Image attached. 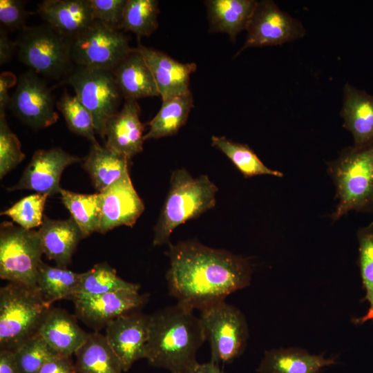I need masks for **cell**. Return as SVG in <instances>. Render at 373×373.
Wrapping results in <instances>:
<instances>
[{
	"mask_svg": "<svg viewBox=\"0 0 373 373\" xmlns=\"http://www.w3.org/2000/svg\"><path fill=\"white\" fill-rule=\"evenodd\" d=\"M193 106L191 92L163 100L160 109L149 123L144 141L176 134L186 122Z\"/></svg>",
	"mask_w": 373,
	"mask_h": 373,
	"instance_id": "83f0119b",
	"label": "cell"
},
{
	"mask_svg": "<svg viewBox=\"0 0 373 373\" xmlns=\"http://www.w3.org/2000/svg\"><path fill=\"white\" fill-rule=\"evenodd\" d=\"M166 274L169 294L192 310L224 301L250 285L252 269L247 258L195 241L170 244Z\"/></svg>",
	"mask_w": 373,
	"mask_h": 373,
	"instance_id": "6da1fadb",
	"label": "cell"
},
{
	"mask_svg": "<svg viewBox=\"0 0 373 373\" xmlns=\"http://www.w3.org/2000/svg\"><path fill=\"white\" fill-rule=\"evenodd\" d=\"M63 204L79 227L83 238L97 232L101 217V194H82L61 189Z\"/></svg>",
	"mask_w": 373,
	"mask_h": 373,
	"instance_id": "f546056e",
	"label": "cell"
},
{
	"mask_svg": "<svg viewBox=\"0 0 373 373\" xmlns=\"http://www.w3.org/2000/svg\"><path fill=\"white\" fill-rule=\"evenodd\" d=\"M83 167L93 184L101 193L128 171L129 160L98 142L91 144L88 154L84 159Z\"/></svg>",
	"mask_w": 373,
	"mask_h": 373,
	"instance_id": "484cf974",
	"label": "cell"
},
{
	"mask_svg": "<svg viewBox=\"0 0 373 373\" xmlns=\"http://www.w3.org/2000/svg\"><path fill=\"white\" fill-rule=\"evenodd\" d=\"M84 159L59 147L36 151L19 182L7 188L9 191L28 189L52 196L60 193V178L64 169Z\"/></svg>",
	"mask_w": 373,
	"mask_h": 373,
	"instance_id": "5bb4252c",
	"label": "cell"
},
{
	"mask_svg": "<svg viewBox=\"0 0 373 373\" xmlns=\"http://www.w3.org/2000/svg\"><path fill=\"white\" fill-rule=\"evenodd\" d=\"M46 194L34 193L27 195L1 212L10 218L18 226L26 229H33L40 227L44 219V209Z\"/></svg>",
	"mask_w": 373,
	"mask_h": 373,
	"instance_id": "d590c367",
	"label": "cell"
},
{
	"mask_svg": "<svg viewBox=\"0 0 373 373\" xmlns=\"http://www.w3.org/2000/svg\"><path fill=\"white\" fill-rule=\"evenodd\" d=\"M43 251L37 231L10 222L0 228V277L9 283L37 287Z\"/></svg>",
	"mask_w": 373,
	"mask_h": 373,
	"instance_id": "52a82bcc",
	"label": "cell"
},
{
	"mask_svg": "<svg viewBox=\"0 0 373 373\" xmlns=\"http://www.w3.org/2000/svg\"><path fill=\"white\" fill-rule=\"evenodd\" d=\"M55 105V97L46 82L29 70L18 77L8 108L23 123L39 130L57 121Z\"/></svg>",
	"mask_w": 373,
	"mask_h": 373,
	"instance_id": "8fae6325",
	"label": "cell"
},
{
	"mask_svg": "<svg viewBox=\"0 0 373 373\" xmlns=\"http://www.w3.org/2000/svg\"><path fill=\"white\" fill-rule=\"evenodd\" d=\"M0 373H20L15 352L0 350Z\"/></svg>",
	"mask_w": 373,
	"mask_h": 373,
	"instance_id": "ee69618b",
	"label": "cell"
},
{
	"mask_svg": "<svg viewBox=\"0 0 373 373\" xmlns=\"http://www.w3.org/2000/svg\"><path fill=\"white\" fill-rule=\"evenodd\" d=\"M157 0H127L120 30L130 31L139 39L149 37L158 28Z\"/></svg>",
	"mask_w": 373,
	"mask_h": 373,
	"instance_id": "836d02e7",
	"label": "cell"
},
{
	"mask_svg": "<svg viewBox=\"0 0 373 373\" xmlns=\"http://www.w3.org/2000/svg\"><path fill=\"white\" fill-rule=\"evenodd\" d=\"M211 144L222 152L245 178L262 175L283 176V173L267 167L247 144L216 135L211 137Z\"/></svg>",
	"mask_w": 373,
	"mask_h": 373,
	"instance_id": "4dcf8cb0",
	"label": "cell"
},
{
	"mask_svg": "<svg viewBox=\"0 0 373 373\" xmlns=\"http://www.w3.org/2000/svg\"><path fill=\"white\" fill-rule=\"evenodd\" d=\"M71 86L93 120L95 132L104 140L108 119L117 113L123 97L111 71L77 66L59 85Z\"/></svg>",
	"mask_w": 373,
	"mask_h": 373,
	"instance_id": "ba28073f",
	"label": "cell"
},
{
	"mask_svg": "<svg viewBox=\"0 0 373 373\" xmlns=\"http://www.w3.org/2000/svg\"><path fill=\"white\" fill-rule=\"evenodd\" d=\"M257 3L256 0L205 1L209 31L226 33L235 42L238 35L247 30Z\"/></svg>",
	"mask_w": 373,
	"mask_h": 373,
	"instance_id": "cb8c5ba5",
	"label": "cell"
},
{
	"mask_svg": "<svg viewBox=\"0 0 373 373\" xmlns=\"http://www.w3.org/2000/svg\"><path fill=\"white\" fill-rule=\"evenodd\" d=\"M336 357L324 353L312 354L300 347H280L264 352L256 369L258 373H320L325 367L336 365Z\"/></svg>",
	"mask_w": 373,
	"mask_h": 373,
	"instance_id": "7402d4cb",
	"label": "cell"
},
{
	"mask_svg": "<svg viewBox=\"0 0 373 373\" xmlns=\"http://www.w3.org/2000/svg\"><path fill=\"white\" fill-rule=\"evenodd\" d=\"M37 287L9 283L0 288V350L15 352L39 334L50 309Z\"/></svg>",
	"mask_w": 373,
	"mask_h": 373,
	"instance_id": "5b68a950",
	"label": "cell"
},
{
	"mask_svg": "<svg viewBox=\"0 0 373 373\" xmlns=\"http://www.w3.org/2000/svg\"><path fill=\"white\" fill-rule=\"evenodd\" d=\"M38 15L60 34L73 39L95 21L88 0H45Z\"/></svg>",
	"mask_w": 373,
	"mask_h": 373,
	"instance_id": "d6986e66",
	"label": "cell"
},
{
	"mask_svg": "<svg viewBox=\"0 0 373 373\" xmlns=\"http://www.w3.org/2000/svg\"><path fill=\"white\" fill-rule=\"evenodd\" d=\"M246 30L245 44L236 57L249 48L279 46L305 35L302 23L271 0L258 1Z\"/></svg>",
	"mask_w": 373,
	"mask_h": 373,
	"instance_id": "7c38bea8",
	"label": "cell"
},
{
	"mask_svg": "<svg viewBox=\"0 0 373 373\" xmlns=\"http://www.w3.org/2000/svg\"><path fill=\"white\" fill-rule=\"evenodd\" d=\"M200 319L210 345V361L218 365L231 363L244 352L249 329L237 307L222 301L201 311Z\"/></svg>",
	"mask_w": 373,
	"mask_h": 373,
	"instance_id": "9c48e42d",
	"label": "cell"
},
{
	"mask_svg": "<svg viewBox=\"0 0 373 373\" xmlns=\"http://www.w3.org/2000/svg\"><path fill=\"white\" fill-rule=\"evenodd\" d=\"M139 289V285L123 280L109 265L102 262L82 273L75 295L97 296L122 289Z\"/></svg>",
	"mask_w": 373,
	"mask_h": 373,
	"instance_id": "1f68e13d",
	"label": "cell"
},
{
	"mask_svg": "<svg viewBox=\"0 0 373 373\" xmlns=\"http://www.w3.org/2000/svg\"><path fill=\"white\" fill-rule=\"evenodd\" d=\"M37 373H77L71 356L56 354L48 359Z\"/></svg>",
	"mask_w": 373,
	"mask_h": 373,
	"instance_id": "60d3db41",
	"label": "cell"
},
{
	"mask_svg": "<svg viewBox=\"0 0 373 373\" xmlns=\"http://www.w3.org/2000/svg\"><path fill=\"white\" fill-rule=\"evenodd\" d=\"M101 194V217L97 232L105 233L120 226L132 227L144 209L128 171Z\"/></svg>",
	"mask_w": 373,
	"mask_h": 373,
	"instance_id": "2e32d148",
	"label": "cell"
},
{
	"mask_svg": "<svg viewBox=\"0 0 373 373\" xmlns=\"http://www.w3.org/2000/svg\"><path fill=\"white\" fill-rule=\"evenodd\" d=\"M77 373H122V363L108 342L99 332L89 333L84 344L75 353Z\"/></svg>",
	"mask_w": 373,
	"mask_h": 373,
	"instance_id": "4316f807",
	"label": "cell"
},
{
	"mask_svg": "<svg viewBox=\"0 0 373 373\" xmlns=\"http://www.w3.org/2000/svg\"><path fill=\"white\" fill-rule=\"evenodd\" d=\"M37 231L43 254L57 266L67 268L78 243L84 238L73 218L53 220L44 215Z\"/></svg>",
	"mask_w": 373,
	"mask_h": 373,
	"instance_id": "ffe728a7",
	"label": "cell"
},
{
	"mask_svg": "<svg viewBox=\"0 0 373 373\" xmlns=\"http://www.w3.org/2000/svg\"><path fill=\"white\" fill-rule=\"evenodd\" d=\"M19 59L46 78H65L75 68L72 39L47 23L26 26L16 40Z\"/></svg>",
	"mask_w": 373,
	"mask_h": 373,
	"instance_id": "8992f818",
	"label": "cell"
},
{
	"mask_svg": "<svg viewBox=\"0 0 373 373\" xmlns=\"http://www.w3.org/2000/svg\"><path fill=\"white\" fill-rule=\"evenodd\" d=\"M148 298L138 290L122 289L97 296L75 295L72 300L77 317L99 332L118 316L138 312Z\"/></svg>",
	"mask_w": 373,
	"mask_h": 373,
	"instance_id": "4fadbf2b",
	"label": "cell"
},
{
	"mask_svg": "<svg viewBox=\"0 0 373 373\" xmlns=\"http://www.w3.org/2000/svg\"><path fill=\"white\" fill-rule=\"evenodd\" d=\"M206 341L200 317L180 304L151 315L145 359L171 373H192L197 353Z\"/></svg>",
	"mask_w": 373,
	"mask_h": 373,
	"instance_id": "7a4b0ae2",
	"label": "cell"
},
{
	"mask_svg": "<svg viewBox=\"0 0 373 373\" xmlns=\"http://www.w3.org/2000/svg\"><path fill=\"white\" fill-rule=\"evenodd\" d=\"M81 276L82 273L50 266L42 261L39 267L37 287L50 304L61 299L72 300L77 294Z\"/></svg>",
	"mask_w": 373,
	"mask_h": 373,
	"instance_id": "f1b7e54d",
	"label": "cell"
},
{
	"mask_svg": "<svg viewBox=\"0 0 373 373\" xmlns=\"http://www.w3.org/2000/svg\"><path fill=\"white\" fill-rule=\"evenodd\" d=\"M95 19L120 30L127 0H88Z\"/></svg>",
	"mask_w": 373,
	"mask_h": 373,
	"instance_id": "f35d334b",
	"label": "cell"
},
{
	"mask_svg": "<svg viewBox=\"0 0 373 373\" xmlns=\"http://www.w3.org/2000/svg\"><path fill=\"white\" fill-rule=\"evenodd\" d=\"M134 48L149 67L162 101L191 92L190 76L197 69L195 63L179 62L160 50L141 44Z\"/></svg>",
	"mask_w": 373,
	"mask_h": 373,
	"instance_id": "e0dca14e",
	"label": "cell"
},
{
	"mask_svg": "<svg viewBox=\"0 0 373 373\" xmlns=\"http://www.w3.org/2000/svg\"><path fill=\"white\" fill-rule=\"evenodd\" d=\"M26 1L21 0L0 1L1 27L6 31L21 30L31 12L25 7Z\"/></svg>",
	"mask_w": 373,
	"mask_h": 373,
	"instance_id": "ab89813d",
	"label": "cell"
},
{
	"mask_svg": "<svg viewBox=\"0 0 373 373\" xmlns=\"http://www.w3.org/2000/svg\"><path fill=\"white\" fill-rule=\"evenodd\" d=\"M17 50L16 41H12L8 36V31L0 28V64L3 65L10 61Z\"/></svg>",
	"mask_w": 373,
	"mask_h": 373,
	"instance_id": "7bdbcfd3",
	"label": "cell"
},
{
	"mask_svg": "<svg viewBox=\"0 0 373 373\" xmlns=\"http://www.w3.org/2000/svg\"><path fill=\"white\" fill-rule=\"evenodd\" d=\"M192 373H226L220 367L219 365L212 363L211 361L204 363H198L193 370Z\"/></svg>",
	"mask_w": 373,
	"mask_h": 373,
	"instance_id": "f6af8a7d",
	"label": "cell"
},
{
	"mask_svg": "<svg viewBox=\"0 0 373 373\" xmlns=\"http://www.w3.org/2000/svg\"><path fill=\"white\" fill-rule=\"evenodd\" d=\"M112 73L125 99L160 96L149 67L134 48Z\"/></svg>",
	"mask_w": 373,
	"mask_h": 373,
	"instance_id": "d4e9b609",
	"label": "cell"
},
{
	"mask_svg": "<svg viewBox=\"0 0 373 373\" xmlns=\"http://www.w3.org/2000/svg\"><path fill=\"white\" fill-rule=\"evenodd\" d=\"M358 243V263L365 295L362 301H367L369 307L366 314L352 318L355 325H361L373 321V222L357 231Z\"/></svg>",
	"mask_w": 373,
	"mask_h": 373,
	"instance_id": "d6a6232c",
	"label": "cell"
},
{
	"mask_svg": "<svg viewBox=\"0 0 373 373\" xmlns=\"http://www.w3.org/2000/svg\"><path fill=\"white\" fill-rule=\"evenodd\" d=\"M20 373H37L41 366L57 354L39 335H36L15 352Z\"/></svg>",
	"mask_w": 373,
	"mask_h": 373,
	"instance_id": "8d00e7d4",
	"label": "cell"
},
{
	"mask_svg": "<svg viewBox=\"0 0 373 373\" xmlns=\"http://www.w3.org/2000/svg\"><path fill=\"white\" fill-rule=\"evenodd\" d=\"M338 203L331 215L337 220L352 211L373 213V142L348 146L328 164Z\"/></svg>",
	"mask_w": 373,
	"mask_h": 373,
	"instance_id": "3957f363",
	"label": "cell"
},
{
	"mask_svg": "<svg viewBox=\"0 0 373 373\" xmlns=\"http://www.w3.org/2000/svg\"><path fill=\"white\" fill-rule=\"evenodd\" d=\"M17 136L11 131L5 115H0V178L14 169L25 157Z\"/></svg>",
	"mask_w": 373,
	"mask_h": 373,
	"instance_id": "74e56055",
	"label": "cell"
},
{
	"mask_svg": "<svg viewBox=\"0 0 373 373\" xmlns=\"http://www.w3.org/2000/svg\"><path fill=\"white\" fill-rule=\"evenodd\" d=\"M16 82L17 79L11 73L5 72L0 75V115H5L6 109L8 108L10 100L8 90Z\"/></svg>",
	"mask_w": 373,
	"mask_h": 373,
	"instance_id": "b9f144b4",
	"label": "cell"
},
{
	"mask_svg": "<svg viewBox=\"0 0 373 373\" xmlns=\"http://www.w3.org/2000/svg\"><path fill=\"white\" fill-rule=\"evenodd\" d=\"M131 50L123 32L97 19L72 39L73 61L79 66L112 72Z\"/></svg>",
	"mask_w": 373,
	"mask_h": 373,
	"instance_id": "30bf717a",
	"label": "cell"
},
{
	"mask_svg": "<svg viewBox=\"0 0 373 373\" xmlns=\"http://www.w3.org/2000/svg\"><path fill=\"white\" fill-rule=\"evenodd\" d=\"M56 106L72 132L88 139L91 144L97 142L93 117L75 95H71L65 89Z\"/></svg>",
	"mask_w": 373,
	"mask_h": 373,
	"instance_id": "e575fe53",
	"label": "cell"
},
{
	"mask_svg": "<svg viewBox=\"0 0 373 373\" xmlns=\"http://www.w3.org/2000/svg\"><path fill=\"white\" fill-rule=\"evenodd\" d=\"M137 100L127 99L105 126V146L131 160L143 150L144 126Z\"/></svg>",
	"mask_w": 373,
	"mask_h": 373,
	"instance_id": "ac0fdd59",
	"label": "cell"
},
{
	"mask_svg": "<svg viewBox=\"0 0 373 373\" xmlns=\"http://www.w3.org/2000/svg\"><path fill=\"white\" fill-rule=\"evenodd\" d=\"M151 315L138 312L122 315L106 326V338L119 358L124 372L145 358Z\"/></svg>",
	"mask_w": 373,
	"mask_h": 373,
	"instance_id": "9a60e30c",
	"label": "cell"
},
{
	"mask_svg": "<svg viewBox=\"0 0 373 373\" xmlns=\"http://www.w3.org/2000/svg\"><path fill=\"white\" fill-rule=\"evenodd\" d=\"M218 190L206 175L193 178L184 169L175 170L154 228L153 246L169 244L171 235L175 228L213 208L216 203Z\"/></svg>",
	"mask_w": 373,
	"mask_h": 373,
	"instance_id": "277c9868",
	"label": "cell"
},
{
	"mask_svg": "<svg viewBox=\"0 0 373 373\" xmlns=\"http://www.w3.org/2000/svg\"><path fill=\"white\" fill-rule=\"evenodd\" d=\"M88 334L79 326L75 316L54 307L49 310L38 334L57 354L71 356L84 344Z\"/></svg>",
	"mask_w": 373,
	"mask_h": 373,
	"instance_id": "603a6c76",
	"label": "cell"
},
{
	"mask_svg": "<svg viewBox=\"0 0 373 373\" xmlns=\"http://www.w3.org/2000/svg\"><path fill=\"white\" fill-rule=\"evenodd\" d=\"M341 115L343 127L352 135L353 146L373 142V95L347 83L343 88Z\"/></svg>",
	"mask_w": 373,
	"mask_h": 373,
	"instance_id": "44dd1931",
	"label": "cell"
}]
</instances>
